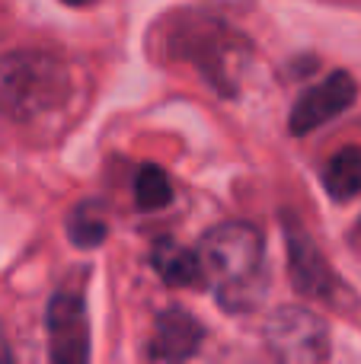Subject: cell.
Wrapping results in <instances>:
<instances>
[{"mask_svg":"<svg viewBox=\"0 0 361 364\" xmlns=\"http://www.w3.org/2000/svg\"><path fill=\"white\" fill-rule=\"evenodd\" d=\"M48 355L58 364H80L90 358V323L77 294H55L45 314Z\"/></svg>","mask_w":361,"mask_h":364,"instance_id":"cell-5","label":"cell"},{"mask_svg":"<svg viewBox=\"0 0 361 364\" xmlns=\"http://www.w3.org/2000/svg\"><path fill=\"white\" fill-rule=\"evenodd\" d=\"M323 186L339 201L361 195V147H343L333 154L323 170Z\"/></svg>","mask_w":361,"mask_h":364,"instance_id":"cell-10","label":"cell"},{"mask_svg":"<svg viewBox=\"0 0 361 364\" xmlns=\"http://www.w3.org/2000/svg\"><path fill=\"white\" fill-rule=\"evenodd\" d=\"M173 51L183 61H192L202 77L224 96L237 93V80L240 70L249 61V45L234 29L211 16H198V13H185L179 16V26L170 32Z\"/></svg>","mask_w":361,"mask_h":364,"instance_id":"cell-3","label":"cell"},{"mask_svg":"<svg viewBox=\"0 0 361 364\" xmlns=\"http://www.w3.org/2000/svg\"><path fill=\"white\" fill-rule=\"evenodd\" d=\"M355 96H358V87H355V80H352V74L336 70V74H330L323 83L311 87L294 102L288 128H291V134H298V138L317 132L320 125H326V122L336 119L339 112H345V109L355 102Z\"/></svg>","mask_w":361,"mask_h":364,"instance_id":"cell-6","label":"cell"},{"mask_svg":"<svg viewBox=\"0 0 361 364\" xmlns=\"http://www.w3.org/2000/svg\"><path fill=\"white\" fill-rule=\"evenodd\" d=\"M288 262H291V284L304 297H330L336 288V275L330 272L323 252L294 220H288Z\"/></svg>","mask_w":361,"mask_h":364,"instance_id":"cell-7","label":"cell"},{"mask_svg":"<svg viewBox=\"0 0 361 364\" xmlns=\"http://www.w3.org/2000/svg\"><path fill=\"white\" fill-rule=\"evenodd\" d=\"M151 265L170 288H202V262L195 250H185L176 240H160L151 252Z\"/></svg>","mask_w":361,"mask_h":364,"instance_id":"cell-9","label":"cell"},{"mask_svg":"<svg viewBox=\"0 0 361 364\" xmlns=\"http://www.w3.org/2000/svg\"><path fill=\"white\" fill-rule=\"evenodd\" d=\"M262 233L247 220H224L211 227L198 243L202 275L211 284L217 304L230 314H247L266 294Z\"/></svg>","mask_w":361,"mask_h":364,"instance_id":"cell-1","label":"cell"},{"mask_svg":"<svg viewBox=\"0 0 361 364\" xmlns=\"http://www.w3.org/2000/svg\"><path fill=\"white\" fill-rule=\"evenodd\" d=\"M70 68L51 51L23 48L0 55V112L13 122H36L68 102Z\"/></svg>","mask_w":361,"mask_h":364,"instance_id":"cell-2","label":"cell"},{"mask_svg":"<svg viewBox=\"0 0 361 364\" xmlns=\"http://www.w3.org/2000/svg\"><path fill=\"white\" fill-rule=\"evenodd\" d=\"M68 6H90V4H96V0H64Z\"/></svg>","mask_w":361,"mask_h":364,"instance_id":"cell-14","label":"cell"},{"mask_svg":"<svg viewBox=\"0 0 361 364\" xmlns=\"http://www.w3.org/2000/svg\"><path fill=\"white\" fill-rule=\"evenodd\" d=\"M266 346L285 364H317L330 358V329L304 307H279L266 320Z\"/></svg>","mask_w":361,"mask_h":364,"instance_id":"cell-4","label":"cell"},{"mask_svg":"<svg viewBox=\"0 0 361 364\" xmlns=\"http://www.w3.org/2000/svg\"><path fill=\"white\" fill-rule=\"evenodd\" d=\"M205 329L189 310L183 307H166L157 314V326H153V342L147 348L151 361H185L202 348Z\"/></svg>","mask_w":361,"mask_h":364,"instance_id":"cell-8","label":"cell"},{"mask_svg":"<svg viewBox=\"0 0 361 364\" xmlns=\"http://www.w3.org/2000/svg\"><path fill=\"white\" fill-rule=\"evenodd\" d=\"M68 237L80 250H93L109 237V218L102 201H80L74 211L68 214Z\"/></svg>","mask_w":361,"mask_h":364,"instance_id":"cell-11","label":"cell"},{"mask_svg":"<svg viewBox=\"0 0 361 364\" xmlns=\"http://www.w3.org/2000/svg\"><path fill=\"white\" fill-rule=\"evenodd\" d=\"M173 201V186L170 176H166L160 166L147 164L138 170V179H134V205L141 211H160Z\"/></svg>","mask_w":361,"mask_h":364,"instance_id":"cell-12","label":"cell"},{"mask_svg":"<svg viewBox=\"0 0 361 364\" xmlns=\"http://www.w3.org/2000/svg\"><path fill=\"white\" fill-rule=\"evenodd\" d=\"M13 355H10V348H6V339H4V326H0V364L4 361H10Z\"/></svg>","mask_w":361,"mask_h":364,"instance_id":"cell-13","label":"cell"}]
</instances>
